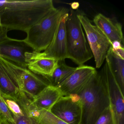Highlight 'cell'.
<instances>
[{"label":"cell","instance_id":"20","mask_svg":"<svg viewBox=\"0 0 124 124\" xmlns=\"http://www.w3.org/2000/svg\"><path fill=\"white\" fill-rule=\"evenodd\" d=\"M0 115L10 122L14 123L13 114L8 108L5 99L0 92Z\"/></svg>","mask_w":124,"mask_h":124},{"label":"cell","instance_id":"17","mask_svg":"<svg viewBox=\"0 0 124 124\" xmlns=\"http://www.w3.org/2000/svg\"><path fill=\"white\" fill-rule=\"evenodd\" d=\"M19 90L0 63V92L3 97L14 101Z\"/></svg>","mask_w":124,"mask_h":124},{"label":"cell","instance_id":"6","mask_svg":"<svg viewBox=\"0 0 124 124\" xmlns=\"http://www.w3.org/2000/svg\"><path fill=\"white\" fill-rule=\"evenodd\" d=\"M105 63L101 71L104 85L109 101L115 124H124V99L123 93L109 64Z\"/></svg>","mask_w":124,"mask_h":124},{"label":"cell","instance_id":"4","mask_svg":"<svg viewBox=\"0 0 124 124\" xmlns=\"http://www.w3.org/2000/svg\"><path fill=\"white\" fill-rule=\"evenodd\" d=\"M68 12L64 7L56 8L29 29L26 32L27 36L23 41L33 51H45L53 38L61 18Z\"/></svg>","mask_w":124,"mask_h":124},{"label":"cell","instance_id":"10","mask_svg":"<svg viewBox=\"0 0 124 124\" xmlns=\"http://www.w3.org/2000/svg\"><path fill=\"white\" fill-rule=\"evenodd\" d=\"M97 71L96 69L91 66H79L64 82L57 87L59 88L63 96L78 94Z\"/></svg>","mask_w":124,"mask_h":124},{"label":"cell","instance_id":"2","mask_svg":"<svg viewBox=\"0 0 124 124\" xmlns=\"http://www.w3.org/2000/svg\"><path fill=\"white\" fill-rule=\"evenodd\" d=\"M78 95L82 104L80 124H94L109 106L101 72H96Z\"/></svg>","mask_w":124,"mask_h":124},{"label":"cell","instance_id":"5","mask_svg":"<svg viewBox=\"0 0 124 124\" xmlns=\"http://www.w3.org/2000/svg\"><path fill=\"white\" fill-rule=\"evenodd\" d=\"M0 63L16 87L31 99L50 85L43 77L33 73L27 68L20 66L1 57Z\"/></svg>","mask_w":124,"mask_h":124},{"label":"cell","instance_id":"7","mask_svg":"<svg viewBox=\"0 0 124 124\" xmlns=\"http://www.w3.org/2000/svg\"><path fill=\"white\" fill-rule=\"evenodd\" d=\"M77 16L86 34L88 43L94 58L96 67L99 69L105 61L111 45L106 38L96 26L92 23L85 14L78 12Z\"/></svg>","mask_w":124,"mask_h":124},{"label":"cell","instance_id":"1","mask_svg":"<svg viewBox=\"0 0 124 124\" xmlns=\"http://www.w3.org/2000/svg\"><path fill=\"white\" fill-rule=\"evenodd\" d=\"M56 8L52 0H0V24L26 32Z\"/></svg>","mask_w":124,"mask_h":124},{"label":"cell","instance_id":"11","mask_svg":"<svg viewBox=\"0 0 124 124\" xmlns=\"http://www.w3.org/2000/svg\"><path fill=\"white\" fill-rule=\"evenodd\" d=\"M30 48L23 40L11 39L7 36L0 40V57L20 66L27 68L25 53L31 51Z\"/></svg>","mask_w":124,"mask_h":124},{"label":"cell","instance_id":"21","mask_svg":"<svg viewBox=\"0 0 124 124\" xmlns=\"http://www.w3.org/2000/svg\"><path fill=\"white\" fill-rule=\"evenodd\" d=\"M4 99L13 116H18L24 114L23 112L16 101L4 98Z\"/></svg>","mask_w":124,"mask_h":124},{"label":"cell","instance_id":"22","mask_svg":"<svg viewBox=\"0 0 124 124\" xmlns=\"http://www.w3.org/2000/svg\"><path fill=\"white\" fill-rule=\"evenodd\" d=\"M15 124H37L34 120L24 113L21 116H13Z\"/></svg>","mask_w":124,"mask_h":124},{"label":"cell","instance_id":"14","mask_svg":"<svg viewBox=\"0 0 124 124\" xmlns=\"http://www.w3.org/2000/svg\"><path fill=\"white\" fill-rule=\"evenodd\" d=\"M63 96L59 88L50 85L32 98V103L38 110L50 111L54 105Z\"/></svg>","mask_w":124,"mask_h":124},{"label":"cell","instance_id":"23","mask_svg":"<svg viewBox=\"0 0 124 124\" xmlns=\"http://www.w3.org/2000/svg\"><path fill=\"white\" fill-rule=\"evenodd\" d=\"M112 51L114 52V53L116 55H117L118 56L124 59V47L121 48H119V49H116V50H113L112 48Z\"/></svg>","mask_w":124,"mask_h":124},{"label":"cell","instance_id":"8","mask_svg":"<svg viewBox=\"0 0 124 124\" xmlns=\"http://www.w3.org/2000/svg\"><path fill=\"white\" fill-rule=\"evenodd\" d=\"M50 111L69 124H80L82 107L79 96L77 94L63 96L54 105Z\"/></svg>","mask_w":124,"mask_h":124},{"label":"cell","instance_id":"19","mask_svg":"<svg viewBox=\"0 0 124 124\" xmlns=\"http://www.w3.org/2000/svg\"><path fill=\"white\" fill-rule=\"evenodd\" d=\"M94 124H115L109 106L104 111Z\"/></svg>","mask_w":124,"mask_h":124},{"label":"cell","instance_id":"15","mask_svg":"<svg viewBox=\"0 0 124 124\" xmlns=\"http://www.w3.org/2000/svg\"><path fill=\"white\" fill-rule=\"evenodd\" d=\"M105 60L108 63L122 92L124 91V59L116 55L110 46L107 51Z\"/></svg>","mask_w":124,"mask_h":124},{"label":"cell","instance_id":"24","mask_svg":"<svg viewBox=\"0 0 124 124\" xmlns=\"http://www.w3.org/2000/svg\"><path fill=\"white\" fill-rule=\"evenodd\" d=\"M111 46L113 50H116L121 48L124 47V46L119 41H114L111 45Z\"/></svg>","mask_w":124,"mask_h":124},{"label":"cell","instance_id":"18","mask_svg":"<svg viewBox=\"0 0 124 124\" xmlns=\"http://www.w3.org/2000/svg\"><path fill=\"white\" fill-rule=\"evenodd\" d=\"M76 69L77 67H71L67 65L65 61H59L57 67L47 80L50 85L58 87L64 82Z\"/></svg>","mask_w":124,"mask_h":124},{"label":"cell","instance_id":"13","mask_svg":"<svg viewBox=\"0 0 124 124\" xmlns=\"http://www.w3.org/2000/svg\"><path fill=\"white\" fill-rule=\"evenodd\" d=\"M93 22L95 26L106 38L110 45L114 41H119L123 45L122 27L120 23L101 13L95 16Z\"/></svg>","mask_w":124,"mask_h":124},{"label":"cell","instance_id":"26","mask_svg":"<svg viewBox=\"0 0 124 124\" xmlns=\"http://www.w3.org/2000/svg\"><path fill=\"white\" fill-rule=\"evenodd\" d=\"M69 5L71 6V9L73 10H77L79 6V4L78 2H74L71 3H70Z\"/></svg>","mask_w":124,"mask_h":124},{"label":"cell","instance_id":"16","mask_svg":"<svg viewBox=\"0 0 124 124\" xmlns=\"http://www.w3.org/2000/svg\"><path fill=\"white\" fill-rule=\"evenodd\" d=\"M26 114L32 118L37 124H69L54 115L50 111L39 110L32 106Z\"/></svg>","mask_w":124,"mask_h":124},{"label":"cell","instance_id":"12","mask_svg":"<svg viewBox=\"0 0 124 124\" xmlns=\"http://www.w3.org/2000/svg\"><path fill=\"white\" fill-rule=\"evenodd\" d=\"M25 56L27 69L47 80L52 76L58 64V60L43 57L42 52L29 51L26 53Z\"/></svg>","mask_w":124,"mask_h":124},{"label":"cell","instance_id":"25","mask_svg":"<svg viewBox=\"0 0 124 124\" xmlns=\"http://www.w3.org/2000/svg\"><path fill=\"white\" fill-rule=\"evenodd\" d=\"M0 124H15V123L7 120L0 115Z\"/></svg>","mask_w":124,"mask_h":124},{"label":"cell","instance_id":"9","mask_svg":"<svg viewBox=\"0 0 124 124\" xmlns=\"http://www.w3.org/2000/svg\"><path fill=\"white\" fill-rule=\"evenodd\" d=\"M69 12L61 18L51 43L46 50L42 52L43 57L58 61H65V59H67L66 22L69 16Z\"/></svg>","mask_w":124,"mask_h":124},{"label":"cell","instance_id":"3","mask_svg":"<svg viewBox=\"0 0 124 124\" xmlns=\"http://www.w3.org/2000/svg\"><path fill=\"white\" fill-rule=\"evenodd\" d=\"M78 11L70 9L66 22L67 59L79 66L83 65L93 57L82 24L78 17Z\"/></svg>","mask_w":124,"mask_h":124}]
</instances>
